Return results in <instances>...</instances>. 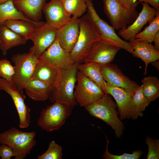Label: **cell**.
Listing matches in <instances>:
<instances>
[{
    "label": "cell",
    "mask_w": 159,
    "mask_h": 159,
    "mask_svg": "<svg viewBox=\"0 0 159 159\" xmlns=\"http://www.w3.org/2000/svg\"><path fill=\"white\" fill-rule=\"evenodd\" d=\"M79 18L72 17L68 23L57 29L56 39L63 48L71 52L79 33Z\"/></svg>",
    "instance_id": "18"
},
{
    "label": "cell",
    "mask_w": 159,
    "mask_h": 159,
    "mask_svg": "<svg viewBox=\"0 0 159 159\" xmlns=\"http://www.w3.org/2000/svg\"><path fill=\"white\" fill-rule=\"evenodd\" d=\"M148 23L149 25L136 34L134 39L145 41L150 43L153 42L156 34L159 31V11L154 18Z\"/></svg>",
    "instance_id": "29"
},
{
    "label": "cell",
    "mask_w": 159,
    "mask_h": 159,
    "mask_svg": "<svg viewBox=\"0 0 159 159\" xmlns=\"http://www.w3.org/2000/svg\"><path fill=\"white\" fill-rule=\"evenodd\" d=\"M0 89L8 93L11 97L16 109L19 119V127H27L30 123V109L25 102L26 96L23 91L19 90L12 80L0 78Z\"/></svg>",
    "instance_id": "11"
},
{
    "label": "cell",
    "mask_w": 159,
    "mask_h": 159,
    "mask_svg": "<svg viewBox=\"0 0 159 159\" xmlns=\"http://www.w3.org/2000/svg\"><path fill=\"white\" fill-rule=\"evenodd\" d=\"M9 0H0V4L5 3Z\"/></svg>",
    "instance_id": "40"
},
{
    "label": "cell",
    "mask_w": 159,
    "mask_h": 159,
    "mask_svg": "<svg viewBox=\"0 0 159 159\" xmlns=\"http://www.w3.org/2000/svg\"><path fill=\"white\" fill-rule=\"evenodd\" d=\"M141 82L143 94L150 101L153 102L158 98L159 80L157 77H145Z\"/></svg>",
    "instance_id": "27"
},
{
    "label": "cell",
    "mask_w": 159,
    "mask_h": 159,
    "mask_svg": "<svg viewBox=\"0 0 159 159\" xmlns=\"http://www.w3.org/2000/svg\"><path fill=\"white\" fill-rule=\"evenodd\" d=\"M150 63L154 67H156L157 69L159 70V59L156 60L155 61L153 62Z\"/></svg>",
    "instance_id": "39"
},
{
    "label": "cell",
    "mask_w": 159,
    "mask_h": 159,
    "mask_svg": "<svg viewBox=\"0 0 159 159\" xmlns=\"http://www.w3.org/2000/svg\"><path fill=\"white\" fill-rule=\"evenodd\" d=\"M80 19V31L76 42L70 52L74 63H82L92 47L101 38L96 33L86 14Z\"/></svg>",
    "instance_id": "4"
},
{
    "label": "cell",
    "mask_w": 159,
    "mask_h": 159,
    "mask_svg": "<svg viewBox=\"0 0 159 159\" xmlns=\"http://www.w3.org/2000/svg\"><path fill=\"white\" fill-rule=\"evenodd\" d=\"M101 66L102 74L107 85L121 87L132 93L140 86L125 75L117 65L110 63Z\"/></svg>",
    "instance_id": "14"
},
{
    "label": "cell",
    "mask_w": 159,
    "mask_h": 159,
    "mask_svg": "<svg viewBox=\"0 0 159 159\" xmlns=\"http://www.w3.org/2000/svg\"><path fill=\"white\" fill-rule=\"evenodd\" d=\"M145 143L148 146V151L146 157L147 159H158L159 158V140L154 139L147 137Z\"/></svg>",
    "instance_id": "34"
},
{
    "label": "cell",
    "mask_w": 159,
    "mask_h": 159,
    "mask_svg": "<svg viewBox=\"0 0 159 159\" xmlns=\"http://www.w3.org/2000/svg\"><path fill=\"white\" fill-rule=\"evenodd\" d=\"M39 60L33 77L52 87H54L58 80L60 70Z\"/></svg>",
    "instance_id": "23"
},
{
    "label": "cell",
    "mask_w": 159,
    "mask_h": 159,
    "mask_svg": "<svg viewBox=\"0 0 159 159\" xmlns=\"http://www.w3.org/2000/svg\"><path fill=\"white\" fill-rule=\"evenodd\" d=\"M35 131L23 132L14 127L0 134V144H6L13 149L14 159H24L36 144Z\"/></svg>",
    "instance_id": "2"
},
{
    "label": "cell",
    "mask_w": 159,
    "mask_h": 159,
    "mask_svg": "<svg viewBox=\"0 0 159 159\" xmlns=\"http://www.w3.org/2000/svg\"><path fill=\"white\" fill-rule=\"evenodd\" d=\"M73 107L64 102L56 101L42 110L38 125L42 130L47 132L58 130L72 114Z\"/></svg>",
    "instance_id": "5"
},
{
    "label": "cell",
    "mask_w": 159,
    "mask_h": 159,
    "mask_svg": "<svg viewBox=\"0 0 159 159\" xmlns=\"http://www.w3.org/2000/svg\"><path fill=\"white\" fill-rule=\"evenodd\" d=\"M62 148L54 141L52 140L49 143L47 150L41 155H38V159H62Z\"/></svg>",
    "instance_id": "30"
},
{
    "label": "cell",
    "mask_w": 159,
    "mask_h": 159,
    "mask_svg": "<svg viewBox=\"0 0 159 159\" xmlns=\"http://www.w3.org/2000/svg\"><path fill=\"white\" fill-rule=\"evenodd\" d=\"M91 115L99 119L110 126L114 130L115 137L122 135L124 126L118 117L116 103L109 94H105L95 102L85 107Z\"/></svg>",
    "instance_id": "1"
},
{
    "label": "cell",
    "mask_w": 159,
    "mask_h": 159,
    "mask_svg": "<svg viewBox=\"0 0 159 159\" xmlns=\"http://www.w3.org/2000/svg\"><path fill=\"white\" fill-rule=\"evenodd\" d=\"M132 99L136 108L141 112L145 110L151 102L143 94L142 85L134 91L132 94Z\"/></svg>",
    "instance_id": "31"
},
{
    "label": "cell",
    "mask_w": 159,
    "mask_h": 159,
    "mask_svg": "<svg viewBox=\"0 0 159 159\" xmlns=\"http://www.w3.org/2000/svg\"><path fill=\"white\" fill-rule=\"evenodd\" d=\"M78 64L74 63L70 68L60 70L57 84L53 88L49 98L51 102L61 101L74 107L77 104L74 93L78 71Z\"/></svg>",
    "instance_id": "3"
},
{
    "label": "cell",
    "mask_w": 159,
    "mask_h": 159,
    "mask_svg": "<svg viewBox=\"0 0 159 159\" xmlns=\"http://www.w3.org/2000/svg\"><path fill=\"white\" fill-rule=\"evenodd\" d=\"M122 4L126 8L132 10H136L138 5L137 0H120Z\"/></svg>",
    "instance_id": "36"
},
{
    "label": "cell",
    "mask_w": 159,
    "mask_h": 159,
    "mask_svg": "<svg viewBox=\"0 0 159 159\" xmlns=\"http://www.w3.org/2000/svg\"><path fill=\"white\" fill-rule=\"evenodd\" d=\"M154 43V47L158 51H159V31L155 34L153 41Z\"/></svg>",
    "instance_id": "38"
},
{
    "label": "cell",
    "mask_w": 159,
    "mask_h": 159,
    "mask_svg": "<svg viewBox=\"0 0 159 159\" xmlns=\"http://www.w3.org/2000/svg\"><path fill=\"white\" fill-rule=\"evenodd\" d=\"M128 42L133 49L132 55L144 62L145 66L144 74L146 75L148 65L159 59V51L155 49L151 43L145 41L134 39Z\"/></svg>",
    "instance_id": "19"
},
{
    "label": "cell",
    "mask_w": 159,
    "mask_h": 159,
    "mask_svg": "<svg viewBox=\"0 0 159 159\" xmlns=\"http://www.w3.org/2000/svg\"><path fill=\"white\" fill-rule=\"evenodd\" d=\"M15 156L13 149L6 144H1L0 145V157L1 159H10Z\"/></svg>",
    "instance_id": "35"
},
{
    "label": "cell",
    "mask_w": 159,
    "mask_h": 159,
    "mask_svg": "<svg viewBox=\"0 0 159 159\" xmlns=\"http://www.w3.org/2000/svg\"><path fill=\"white\" fill-rule=\"evenodd\" d=\"M42 11L46 22L57 29L68 23L72 18L65 10L61 0H50L44 5Z\"/></svg>",
    "instance_id": "17"
},
{
    "label": "cell",
    "mask_w": 159,
    "mask_h": 159,
    "mask_svg": "<svg viewBox=\"0 0 159 159\" xmlns=\"http://www.w3.org/2000/svg\"><path fill=\"white\" fill-rule=\"evenodd\" d=\"M107 139V144L106 150L102 156L104 159H138L143 154V152L141 150H137L132 152V153H124L122 155H117L110 153L108 150L109 141L105 135Z\"/></svg>",
    "instance_id": "32"
},
{
    "label": "cell",
    "mask_w": 159,
    "mask_h": 159,
    "mask_svg": "<svg viewBox=\"0 0 159 159\" xmlns=\"http://www.w3.org/2000/svg\"><path fill=\"white\" fill-rule=\"evenodd\" d=\"M14 19L34 21L17 9L14 5L13 0H9L0 4V26L4 25L7 20Z\"/></svg>",
    "instance_id": "26"
},
{
    "label": "cell",
    "mask_w": 159,
    "mask_h": 159,
    "mask_svg": "<svg viewBox=\"0 0 159 159\" xmlns=\"http://www.w3.org/2000/svg\"><path fill=\"white\" fill-rule=\"evenodd\" d=\"M77 69L94 82L106 94L107 85L102 76L100 65L94 62H82L78 64Z\"/></svg>",
    "instance_id": "25"
},
{
    "label": "cell",
    "mask_w": 159,
    "mask_h": 159,
    "mask_svg": "<svg viewBox=\"0 0 159 159\" xmlns=\"http://www.w3.org/2000/svg\"><path fill=\"white\" fill-rule=\"evenodd\" d=\"M87 5L86 15L98 35L101 38L108 40L118 45L132 54V47L126 41L121 39L111 26L102 19L97 14L92 0H85Z\"/></svg>",
    "instance_id": "6"
},
{
    "label": "cell",
    "mask_w": 159,
    "mask_h": 159,
    "mask_svg": "<svg viewBox=\"0 0 159 159\" xmlns=\"http://www.w3.org/2000/svg\"><path fill=\"white\" fill-rule=\"evenodd\" d=\"M11 60L14 64L15 70L12 80L19 90L23 91L33 77L39 60L38 58L29 52L14 54Z\"/></svg>",
    "instance_id": "7"
},
{
    "label": "cell",
    "mask_w": 159,
    "mask_h": 159,
    "mask_svg": "<svg viewBox=\"0 0 159 159\" xmlns=\"http://www.w3.org/2000/svg\"><path fill=\"white\" fill-rule=\"evenodd\" d=\"M53 88L32 77L26 84L24 90L28 96L33 100L42 101L49 98Z\"/></svg>",
    "instance_id": "21"
},
{
    "label": "cell",
    "mask_w": 159,
    "mask_h": 159,
    "mask_svg": "<svg viewBox=\"0 0 159 159\" xmlns=\"http://www.w3.org/2000/svg\"><path fill=\"white\" fill-rule=\"evenodd\" d=\"M15 72L14 66L6 59L0 60V77L7 80H12Z\"/></svg>",
    "instance_id": "33"
},
{
    "label": "cell",
    "mask_w": 159,
    "mask_h": 159,
    "mask_svg": "<svg viewBox=\"0 0 159 159\" xmlns=\"http://www.w3.org/2000/svg\"><path fill=\"white\" fill-rule=\"evenodd\" d=\"M104 13L115 30L127 27L138 16L136 10L125 7L120 0H103Z\"/></svg>",
    "instance_id": "8"
},
{
    "label": "cell",
    "mask_w": 159,
    "mask_h": 159,
    "mask_svg": "<svg viewBox=\"0 0 159 159\" xmlns=\"http://www.w3.org/2000/svg\"><path fill=\"white\" fill-rule=\"evenodd\" d=\"M133 93L119 87L107 85L106 94L112 96L115 101L121 120L137 119L142 117V112L138 111L135 106L132 99Z\"/></svg>",
    "instance_id": "10"
},
{
    "label": "cell",
    "mask_w": 159,
    "mask_h": 159,
    "mask_svg": "<svg viewBox=\"0 0 159 159\" xmlns=\"http://www.w3.org/2000/svg\"><path fill=\"white\" fill-rule=\"evenodd\" d=\"M66 11L72 17L79 18L87 12L85 0H61Z\"/></svg>",
    "instance_id": "28"
},
{
    "label": "cell",
    "mask_w": 159,
    "mask_h": 159,
    "mask_svg": "<svg viewBox=\"0 0 159 159\" xmlns=\"http://www.w3.org/2000/svg\"><path fill=\"white\" fill-rule=\"evenodd\" d=\"M122 48L107 40L100 39L94 46L83 62H94L103 65L110 63Z\"/></svg>",
    "instance_id": "13"
},
{
    "label": "cell",
    "mask_w": 159,
    "mask_h": 159,
    "mask_svg": "<svg viewBox=\"0 0 159 159\" xmlns=\"http://www.w3.org/2000/svg\"><path fill=\"white\" fill-rule=\"evenodd\" d=\"M138 4L146 2L153 7L157 11H159V0H137Z\"/></svg>",
    "instance_id": "37"
},
{
    "label": "cell",
    "mask_w": 159,
    "mask_h": 159,
    "mask_svg": "<svg viewBox=\"0 0 159 159\" xmlns=\"http://www.w3.org/2000/svg\"></svg>",
    "instance_id": "41"
},
{
    "label": "cell",
    "mask_w": 159,
    "mask_h": 159,
    "mask_svg": "<svg viewBox=\"0 0 159 159\" xmlns=\"http://www.w3.org/2000/svg\"><path fill=\"white\" fill-rule=\"evenodd\" d=\"M38 58L41 61L59 70L70 68L74 64L70 52L62 47L56 39Z\"/></svg>",
    "instance_id": "12"
},
{
    "label": "cell",
    "mask_w": 159,
    "mask_h": 159,
    "mask_svg": "<svg viewBox=\"0 0 159 159\" xmlns=\"http://www.w3.org/2000/svg\"><path fill=\"white\" fill-rule=\"evenodd\" d=\"M46 0H13L17 9L32 21H40Z\"/></svg>",
    "instance_id": "20"
},
{
    "label": "cell",
    "mask_w": 159,
    "mask_h": 159,
    "mask_svg": "<svg viewBox=\"0 0 159 159\" xmlns=\"http://www.w3.org/2000/svg\"><path fill=\"white\" fill-rule=\"evenodd\" d=\"M27 40L4 25L0 26V49L4 55L12 47L25 44Z\"/></svg>",
    "instance_id": "22"
},
{
    "label": "cell",
    "mask_w": 159,
    "mask_h": 159,
    "mask_svg": "<svg viewBox=\"0 0 159 159\" xmlns=\"http://www.w3.org/2000/svg\"><path fill=\"white\" fill-rule=\"evenodd\" d=\"M76 82L74 97L77 104L81 107H85L105 94L94 82L78 70Z\"/></svg>",
    "instance_id": "9"
},
{
    "label": "cell",
    "mask_w": 159,
    "mask_h": 159,
    "mask_svg": "<svg viewBox=\"0 0 159 159\" xmlns=\"http://www.w3.org/2000/svg\"><path fill=\"white\" fill-rule=\"evenodd\" d=\"M141 4L142 9L134 21L127 27L119 30V35L126 41L134 39L143 26L154 18L158 11L146 2H142Z\"/></svg>",
    "instance_id": "16"
},
{
    "label": "cell",
    "mask_w": 159,
    "mask_h": 159,
    "mask_svg": "<svg viewBox=\"0 0 159 159\" xmlns=\"http://www.w3.org/2000/svg\"><path fill=\"white\" fill-rule=\"evenodd\" d=\"M57 31L46 22L39 26L30 38L33 45L29 52L38 58L55 40Z\"/></svg>",
    "instance_id": "15"
},
{
    "label": "cell",
    "mask_w": 159,
    "mask_h": 159,
    "mask_svg": "<svg viewBox=\"0 0 159 159\" xmlns=\"http://www.w3.org/2000/svg\"><path fill=\"white\" fill-rule=\"evenodd\" d=\"M44 22L14 19L6 21L4 25L28 40L35 30Z\"/></svg>",
    "instance_id": "24"
}]
</instances>
